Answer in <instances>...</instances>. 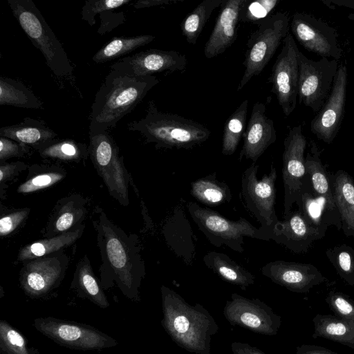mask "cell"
<instances>
[{"instance_id": "1", "label": "cell", "mask_w": 354, "mask_h": 354, "mask_svg": "<svg viewBox=\"0 0 354 354\" xmlns=\"http://www.w3.org/2000/svg\"><path fill=\"white\" fill-rule=\"evenodd\" d=\"M102 264L100 285L102 289L116 286L128 299L140 300L139 288L145 275L140 245L136 234L127 235L113 223L103 212L93 221Z\"/></svg>"}, {"instance_id": "2", "label": "cell", "mask_w": 354, "mask_h": 354, "mask_svg": "<svg viewBox=\"0 0 354 354\" xmlns=\"http://www.w3.org/2000/svg\"><path fill=\"white\" fill-rule=\"evenodd\" d=\"M158 82L153 75L134 76L111 70L91 106L89 135L105 133L114 128Z\"/></svg>"}, {"instance_id": "3", "label": "cell", "mask_w": 354, "mask_h": 354, "mask_svg": "<svg viewBox=\"0 0 354 354\" xmlns=\"http://www.w3.org/2000/svg\"><path fill=\"white\" fill-rule=\"evenodd\" d=\"M162 324L179 346L197 354H209L210 341L218 330L213 317L201 304L192 306L174 290L162 286Z\"/></svg>"}, {"instance_id": "4", "label": "cell", "mask_w": 354, "mask_h": 354, "mask_svg": "<svg viewBox=\"0 0 354 354\" xmlns=\"http://www.w3.org/2000/svg\"><path fill=\"white\" fill-rule=\"evenodd\" d=\"M128 129L140 132L156 149H189L205 142L210 131L204 125L177 114L160 111L154 102L148 103L146 115L131 122Z\"/></svg>"}, {"instance_id": "5", "label": "cell", "mask_w": 354, "mask_h": 354, "mask_svg": "<svg viewBox=\"0 0 354 354\" xmlns=\"http://www.w3.org/2000/svg\"><path fill=\"white\" fill-rule=\"evenodd\" d=\"M11 10L32 44L58 77L71 78L73 68L62 44L32 0H8Z\"/></svg>"}, {"instance_id": "6", "label": "cell", "mask_w": 354, "mask_h": 354, "mask_svg": "<svg viewBox=\"0 0 354 354\" xmlns=\"http://www.w3.org/2000/svg\"><path fill=\"white\" fill-rule=\"evenodd\" d=\"M187 208L199 230L216 247L225 245L242 253L244 251V237L267 241L270 240L268 231L261 227H255L245 218L232 221L195 202H188Z\"/></svg>"}, {"instance_id": "7", "label": "cell", "mask_w": 354, "mask_h": 354, "mask_svg": "<svg viewBox=\"0 0 354 354\" xmlns=\"http://www.w3.org/2000/svg\"><path fill=\"white\" fill-rule=\"evenodd\" d=\"M257 24V28L250 34L246 44L245 71L238 91L259 75L270 62L289 32L290 19L286 13L277 12Z\"/></svg>"}, {"instance_id": "8", "label": "cell", "mask_w": 354, "mask_h": 354, "mask_svg": "<svg viewBox=\"0 0 354 354\" xmlns=\"http://www.w3.org/2000/svg\"><path fill=\"white\" fill-rule=\"evenodd\" d=\"M259 165L252 163L243 172L240 197L246 210L270 234L279 221L275 211L277 170L272 162L269 173L259 179Z\"/></svg>"}, {"instance_id": "9", "label": "cell", "mask_w": 354, "mask_h": 354, "mask_svg": "<svg viewBox=\"0 0 354 354\" xmlns=\"http://www.w3.org/2000/svg\"><path fill=\"white\" fill-rule=\"evenodd\" d=\"M88 149L92 162L110 195L120 205L127 206L130 175L113 138L107 132L90 134Z\"/></svg>"}, {"instance_id": "10", "label": "cell", "mask_w": 354, "mask_h": 354, "mask_svg": "<svg viewBox=\"0 0 354 354\" xmlns=\"http://www.w3.org/2000/svg\"><path fill=\"white\" fill-rule=\"evenodd\" d=\"M35 329L57 344L81 351L103 350L118 345L111 336L91 325L52 317L34 319Z\"/></svg>"}, {"instance_id": "11", "label": "cell", "mask_w": 354, "mask_h": 354, "mask_svg": "<svg viewBox=\"0 0 354 354\" xmlns=\"http://www.w3.org/2000/svg\"><path fill=\"white\" fill-rule=\"evenodd\" d=\"M299 103L319 112L331 91L339 64L336 59L313 60L298 52Z\"/></svg>"}, {"instance_id": "12", "label": "cell", "mask_w": 354, "mask_h": 354, "mask_svg": "<svg viewBox=\"0 0 354 354\" xmlns=\"http://www.w3.org/2000/svg\"><path fill=\"white\" fill-rule=\"evenodd\" d=\"M272 67L269 82L283 114L288 117L297 106L299 84V49L295 38L288 32Z\"/></svg>"}, {"instance_id": "13", "label": "cell", "mask_w": 354, "mask_h": 354, "mask_svg": "<svg viewBox=\"0 0 354 354\" xmlns=\"http://www.w3.org/2000/svg\"><path fill=\"white\" fill-rule=\"evenodd\" d=\"M19 274L22 290L31 298L44 297L62 283L68 257L60 251L25 261Z\"/></svg>"}, {"instance_id": "14", "label": "cell", "mask_w": 354, "mask_h": 354, "mask_svg": "<svg viewBox=\"0 0 354 354\" xmlns=\"http://www.w3.org/2000/svg\"><path fill=\"white\" fill-rule=\"evenodd\" d=\"M306 138L301 126L290 129L284 140L282 156V178L284 187L283 217L290 212L293 204L298 201L306 175L304 152Z\"/></svg>"}, {"instance_id": "15", "label": "cell", "mask_w": 354, "mask_h": 354, "mask_svg": "<svg viewBox=\"0 0 354 354\" xmlns=\"http://www.w3.org/2000/svg\"><path fill=\"white\" fill-rule=\"evenodd\" d=\"M227 320L233 326L252 332L276 335L281 324V316L258 299H248L236 293L231 295L223 310Z\"/></svg>"}, {"instance_id": "16", "label": "cell", "mask_w": 354, "mask_h": 354, "mask_svg": "<svg viewBox=\"0 0 354 354\" xmlns=\"http://www.w3.org/2000/svg\"><path fill=\"white\" fill-rule=\"evenodd\" d=\"M291 34L306 50L322 57L339 60L343 50L335 30L326 22L303 12H295L290 23Z\"/></svg>"}, {"instance_id": "17", "label": "cell", "mask_w": 354, "mask_h": 354, "mask_svg": "<svg viewBox=\"0 0 354 354\" xmlns=\"http://www.w3.org/2000/svg\"><path fill=\"white\" fill-rule=\"evenodd\" d=\"M347 80L346 66L341 64L328 97L310 122L311 132L326 144L334 140L344 119Z\"/></svg>"}, {"instance_id": "18", "label": "cell", "mask_w": 354, "mask_h": 354, "mask_svg": "<svg viewBox=\"0 0 354 354\" xmlns=\"http://www.w3.org/2000/svg\"><path fill=\"white\" fill-rule=\"evenodd\" d=\"M187 65V57L177 51L148 49L120 59L111 69L134 76H147L166 71H183Z\"/></svg>"}, {"instance_id": "19", "label": "cell", "mask_w": 354, "mask_h": 354, "mask_svg": "<svg viewBox=\"0 0 354 354\" xmlns=\"http://www.w3.org/2000/svg\"><path fill=\"white\" fill-rule=\"evenodd\" d=\"M261 274L290 291L308 293L327 279L310 263L277 260L265 264Z\"/></svg>"}, {"instance_id": "20", "label": "cell", "mask_w": 354, "mask_h": 354, "mask_svg": "<svg viewBox=\"0 0 354 354\" xmlns=\"http://www.w3.org/2000/svg\"><path fill=\"white\" fill-rule=\"evenodd\" d=\"M296 204L308 223L323 237L330 226L342 230L341 216L335 200L316 194L307 174Z\"/></svg>"}, {"instance_id": "21", "label": "cell", "mask_w": 354, "mask_h": 354, "mask_svg": "<svg viewBox=\"0 0 354 354\" xmlns=\"http://www.w3.org/2000/svg\"><path fill=\"white\" fill-rule=\"evenodd\" d=\"M266 111L263 103L254 104L243 136V145L239 157L240 161L245 158L256 163L265 151L276 141L274 121L266 115Z\"/></svg>"}, {"instance_id": "22", "label": "cell", "mask_w": 354, "mask_h": 354, "mask_svg": "<svg viewBox=\"0 0 354 354\" xmlns=\"http://www.w3.org/2000/svg\"><path fill=\"white\" fill-rule=\"evenodd\" d=\"M270 240L283 245L295 253L306 252L315 241L323 236L304 218L297 209L290 212L270 232Z\"/></svg>"}, {"instance_id": "23", "label": "cell", "mask_w": 354, "mask_h": 354, "mask_svg": "<svg viewBox=\"0 0 354 354\" xmlns=\"http://www.w3.org/2000/svg\"><path fill=\"white\" fill-rule=\"evenodd\" d=\"M244 0H227L221 6L212 33L205 43L206 58L215 57L225 52L236 41L240 11Z\"/></svg>"}, {"instance_id": "24", "label": "cell", "mask_w": 354, "mask_h": 354, "mask_svg": "<svg viewBox=\"0 0 354 354\" xmlns=\"http://www.w3.org/2000/svg\"><path fill=\"white\" fill-rule=\"evenodd\" d=\"M86 200L80 195L59 201L48 224L46 236L53 237L80 225L86 212Z\"/></svg>"}, {"instance_id": "25", "label": "cell", "mask_w": 354, "mask_h": 354, "mask_svg": "<svg viewBox=\"0 0 354 354\" xmlns=\"http://www.w3.org/2000/svg\"><path fill=\"white\" fill-rule=\"evenodd\" d=\"M0 136L37 149L56 139L57 133L47 127L44 121L26 117L19 124L1 127Z\"/></svg>"}, {"instance_id": "26", "label": "cell", "mask_w": 354, "mask_h": 354, "mask_svg": "<svg viewBox=\"0 0 354 354\" xmlns=\"http://www.w3.org/2000/svg\"><path fill=\"white\" fill-rule=\"evenodd\" d=\"M335 205L341 216L342 230L354 236V180L342 169L332 174Z\"/></svg>"}, {"instance_id": "27", "label": "cell", "mask_w": 354, "mask_h": 354, "mask_svg": "<svg viewBox=\"0 0 354 354\" xmlns=\"http://www.w3.org/2000/svg\"><path fill=\"white\" fill-rule=\"evenodd\" d=\"M203 261L207 268L223 280L243 290L254 283L252 273L224 253L210 251L205 254Z\"/></svg>"}, {"instance_id": "28", "label": "cell", "mask_w": 354, "mask_h": 354, "mask_svg": "<svg viewBox=\"0 0 354 354\" xmlns=\"http://www.w3.org/2000/svg\"><path fill=\"white\" fill-rule=\"evenodd\" d=\"M313 322V338L327 339L354 349V321L335 315L317 314Z\"/></svg>"}, {"instance_id": "29", "label": "cell", "mask_w": 354, "mask_h": 354, "mask_svg": "<svg viewBox=\"0 0 354 354\" xmlns=\"http://www.w3.org/2000/svg\"><path fill=\"white\" fill-rule=\"evenodd\" d=\"M71 288L78 297L89 300L101 308L105 309L110 306L86 257H84L77 266Z\"/></svg>"}, {"instance_id": "30", "label": "cell", "mask_w": 354, "mask_h": 354, "mask_svg": "<svg viewBox=\"0 0 354 354\" xmlns=\"http://www.w3.org/2000/svg\"><path fill=\"white\" fill-rule=\"evenodd\" d=\"M190 194L197 201L209 207L230 203L232 196L229 185L218 180L216 172L192 182Z\"/></svg>"}, {"instance_id": "31", "label": "cell", "mask_w": 354, "mask_h": 354, "mask_svg": "<svg viewBox=\"0 0 354 354\" xmlns=\"http://www.w3.org/2000/svg\"><path fill=\"white\" fill-rule=\"evenodd\" d=\"M84 229V225L80 224L59 235L28 244L19 251L17 259L25 261L57 252L74 243L81 236Z\"/></svg>"}, {"instance_id": "32", "label": "cell", "mask_w": 354, "mask_h": 354, "mask_svg": "<svg viewBox=\"0 0 354 354\" xmlns=\"http://www.w3.org/2000/svg\"><path fill=\"white\" fill-rule=\"evenodd\" d=\"M320 154L317 145L311 141L310 149L305 157L306 174L316 194L334 200L333 176L322 164Z\"/></svg>"}, {"instance_id": "33", "label": "cell", "mask_w": 354, "mask_h": 354, "mask_svg": "<svg viewBox=\"0 0 354 354\" xmlns=\"http://www.w3.org/2000/svg\"><path fill=\"white\" fill-rule=\"evenodd\" d=\"M0 104L26 109H43L40 100L22 82L0 77Z\"/></svg>"}, {"instance_id": "34", "label": "cell", "mask_w": 354, "mask_h": 354, "mask_svg": "<svg viewBox=\"0 0 354 354\" xmlns=\"http://www.w3.org/2000/svg\"><path fill=\"white\" fill-rule=\"evenodd\" d=\"M225 0H204L199 3L182 21L181 32L186 41L194 45L206 22L215 9L221 7Z\"/></svg>"}, {"instance_id": "35", "label": "cell", "mask_w": 354, "mask_h": 354, "mask_svg": "<svg viewBox=\"0 0 354 354\" xmlns=\"http://www.w3.org/2000/svg\"><path fill=\"white\" fill-rule=\"evenodd\" d=\"M154 39L155 37L151 35L113 37L93 55L92 59L97 64L107 62L145 46Z\"/></svg>"}, {"instance_id": "36", "label": "cell", "mask_w": 354, "mask_h": 354, "mask_svg": "<svg viewBox=\"0 0 354 354\" xmlns=\"http://www.w3.org/2000/svg\"><path fill=\"white\" fill-rule=\"evenodd\" d=\"M44 158H53L63 161L78 162L86 158L88 147L72 139H55L37 149Z\"/></svg>"}, {"instance_id": "37", "label": "cell", "mask_w": 354, "mask_h": 354, "mask_svg": "<svg viewBox=\"0 0 354 354\" xmlns=\"http://www.w3.org/2000/svg\"><path fill=\"white\" fill-rule=\"evenodd\" d=\"M248 100H243L228 118L224 126L222 140V153L232 155L243 138L246 129Z\"/></svg>"}, {"instance_id": "38", "label": "cell", "mask_w": 354, "mask_h": 354, "mask_svg": "<svg viewBox=\"0 0 354 354\" xmlns=\"http://www.w3.org/2000/svg\"><path fill=\"white\" fill-rule=\"evenodd\" d=\"M326 255L338 275L354 286V250L350 245L341 244L328 248Z\"/></svg>"}, {"instance_id": "39", "label": "cell", "mask_w": 354, "mask_h": 354, "mask_svg": "<svg viewBox=\"0 0 354 354\" xmlns=\"http://www.w3.org/2000/svg\"><path fill=\"white\" fill-rule=\"evenodd\" d=\"M1 354H35L25 337L8 322L0 321Z\"/></svg>"}, {"instance_id": "40", "label": "cell", "mask_w": 354, "mask_h": 354, "mask_svg": "<svg viewBox=\"0 0 354 354\" xmlns=\"http://www.w3.org/2000/svg\"><path fill=\"white\" fill-rule=\"evenodd\" d=\"M65 176L66 173L62 168L45 166L44 172L26 179L19 185L17 191L22 194L34 192L55 185Z\"/></svg>"}, {"instance_id": "41", "label": "cell", "mask_w": 354, "mask_h": 354, "mask_svg": "<svg viewBox=\"0 0 354 354\" xmlns=\"http://www.w3.org/2000/svg\"><path fill=\"white\" fill-rule=\"evenodd\" d=\"M279 2L278 0H244L239 20L241 22L258 23L270 16Z\"/></svg>"}, {"instance_id": "42", "label": "cell", "mask_w": 354, "mask_h": 354, "mask_svg": "<svg viewBox=\"0 0 354 354\" xmlns=\"http://www.w3.org/2000/svg\"><path fill=\"white\" fill-rule=\"evenodd\" d=\"M325 301L335 316L354 321V300L347 295L339 292L330 291Z\"/></svg>"}, {"instance_id": "43", "label": "cell", "mask_w": 354, "mask_h": 354, "mask_svg": "<svg viewBox=\"0 0 354 354\" xmlns=\"http://www.w3.org/2000/svg\"><path fill=\"white\" fill-rule=\"evenodd\" d=\"M132 0H88L82 9V19L91 26L95 24L96 15L113 10L129 3Z\"/></svg>"}, {"instance_id": "44", "label": "cell", "mask_w": 354, "mask_h": 354, "mask_svg": "<svg viewBox=\"0 0 354 354\" xmlns=\"http://www.w3.org/2000/svg\"><path fill=\"white\" fill-rule=\"evenodd\" d=\"M30 152V147L6 137L0 136V160L13 157H22Z\"/></svg>"}, {"instance_id": "45", "label": "cell", "mask_w": 354, "mask_h": 354, "mask_svg": "<svg viewBox=\"0 0 354 354\" xmlns=\"http://www.w3.org/2000/svg\"><path fill=\"white\" fill-rule=\"evenodd\" d=\"M29 212L30 209L26 208L2 216L0 219L1 236H6L15 230L26 218Z\"/></svg>"}, {"instance_id": "46", "label": "cell", "mask_w": 354, "mask_h": 354, "mask_svg": "<svg viewBox=\"0 0 354 354\" xmlns=\"http://www.w3.org/2000/svg\"><path fill=\"white\" fill-rule=\"evenodd\" d=\"M100 25L97 33L103 35L125 21V16L123 12H114L113 10H108L100 14Z\"/></svg>"}, {"instance_id": "47", "label": "cell", "mask_w": 354, "mask_h": 354, "mask_svg": "<svg viewBox=\"0 0 354 354\" xmlns=\"http://www.w3.org/2000/svg\"><path fill=\"white\" fill-rule=\"evenodd\" d=\"M0 163V185L1 193L5 184L8 181L13 180L21 171L26 169L28 165L20 161L15 162H1Z\"/></svg>"}, {"instance_id": "48", "label": "cell", "mask_w": 354, "mask_h": 354, "mask_svg": "<svg viewBox=\"0 0 354 354\" xmlns=\"http://www.w3.org/2000/svg\"><path fill=\"white\" fill-rule=\"evenodd\" d=\"M296 354H339L327 348L313 344H302L297 347Z\"/></svg>"}, {"instance_id": "49", "label": "cell", "mask_w": 354, "mask_h": 354, "mask_svg": "<svg viewBox=\"0 0 354 354\" xmlns=\"http://www.w3.org/2000/svg\"><path fill=\"white\" fill-rule=\"evenodd\" d=\"M232 354H265L258 348L247 343L233 342L231 345Z\"/></svg>"}, {"instance_id": "50", "label": "cell", "mask_w": 354, "mask_h": 354, "mask_svg": "<svg viewBox=\"0 0 354 354\" xmlns=\"http://www.w3.org/2000/svg\"><path fill=\"white\" fill-rule=\"evenodd\" d=\"M178 1H179V0H139L133 4V7L136 9H140L152 6L172 4L177 3Z\"/></svg>"}]
</instances>
